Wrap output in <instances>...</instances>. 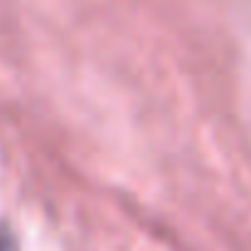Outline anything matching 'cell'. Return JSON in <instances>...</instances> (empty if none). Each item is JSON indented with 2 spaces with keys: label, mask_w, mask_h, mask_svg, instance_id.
Returning <instances> with one entry per match:
<instances>
[{
  "label": "cell",
  "mask_w": 251,
  "mask_h": 251,
  "mask_svg": "<svg viewBox=\"0 0 251 251\" xmlns=\"http://www.w3.org/2000/svg\"><path fill=\"white\" fill-rule=\"evenodd\" d=\"M0 251H15V242L10 237V232H5L0 227Z\"/></svg>",
  "instance_id": "obj_1"
}]
</instances>
